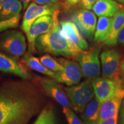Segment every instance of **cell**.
Here are the masks:
<instances>
[{"mask_svg": "<svg viewBox=\"0 0 124 124\" xmlns=\"http://www.w3.org/2000/svg\"><path fill=\"white\" fill-rule=\"evenodd\" d=\"M58 60L63 67V70L55 72L54 79L56 81L69 86L78 84L83 76L79 63L64 58H59Z\"/></svg>", "mask_w": 124, "mask_h": 124, "instance_id": "52a82bcc", "label": "cell"}, {"mask_svg": "<svg viewBox=\"0 0 124 124\" xmlns=\"http://www.w3.org/2000/svg\"><path fill=\"white\" fill-rule=\"evenodd\" d=\"M101 49L98 47L92 51H83L76 59L81 68L82 75L87 79L94 80L100 77L101 64L99 55Z\"/></svg>", "mask_w": 124, "mask_h": 124, "instance_id": "5b68a950", "label": "cell"}, {"mask_svg": "<svg viewBox=\"0 0 124 124\" xmlns=\"http://www.w3.org/2000/svg\"><path fill=\"white\" fill-rule=\"evenodd\" d=\"M37 80L41 89L48 95L52 98L63 107L72 108L71 102L66 93L63 91L55 80L45 77H38Z\"/></svg>", "mask_w": 124, "mask_h": 124, "instance_id": "8fae6325", "label": "cell"}, {"mask_svg": "<svg viewBox=\"0 0 124 124\" xmlns=\"http://www.w3.org/2000/svg\"><path fill=\"white\" fill-rule=\"evenodd\" d=\"M33 124H56V118L53 108L48 105L41 110Z\"/></svg>", "mask_w": 124, "mask_h": 124, "instance_id": "7402d4cb", "label": "cell"}, {"mask_svg": "<svg viewBox=\"0 0 124 124\" xmlns=\"http://www.w3.org/2000/svg\"><path fill=\"white\" fill-rule=\"evenodd\" d=\"M40 60L45 67L55 72L63 70V67L59 62H57L56 60L48 54L42 56L40 58Z\"/></svg>", "mask_w": 124, "mask_h": 124, "instance_id": "603a6c76", "label": "cell"}, {"mask_svg": "<svg viewBox=\"0 0 124 124\" xmlns=\"http://www.w3.org/2000/svg\"><path fill=\"white\" fill-rule=\"evenodd\" d=\"M53 24V18L50 15L43 16L38 18L32 24L28 32L26 34L28 42L29 53H35V42L37 38L49 32L52 28Z\"/></svg>", "mask_w": 124, "mask_h": 124, "instance_id": "30bf717a", "label": "cell"}, {"mask_svg": "<svg viewBox=\"0 0 124 124\" xmlns=\"http://www.w3.org/2000/svg\"><path fill=\"white\" fill-rule=\"evenodd\" d=\"M33 2L40 5H56L59 0H33Z\"/></svg>", "mask_w": 124, "mask_h": 124, "instance_id": "4316f807", "label": "cell"}, {"mask_svg": "<svg viewBox=\"0 0 124 124\" xmlns=\"http://www.w3.org/2000/svg\"><path fill=\"white\" fill-rule=\"evenodd\" d=\"M98 124H118V114L109 118L102 120Z\"/></svg>", "mask_w": 124, "mask_h": 124, "instance_id": "83f0119b", "label": "cell"}, {"mask_svg": "<svg viewBox=\"0 0 124 124\" xmlns=\"http://www.w3.org/2000/svg\"><path fill=\"white\" fill-rule=\"evenodd\" d=\"M124 28V10L118 9L112 18L111 28L104 44L108 46H116L119 32Z\"/></svg>", "mask_w": 124, "mask_h": 124, "instance_id": "2e32d148", "label": "cell"}, {"mask_svg": "<svg viewBox=\"0 0 124 124\" xmlns=\"http://www.w3.org/2000/svg\"><path fill=\"white\" fill-rule=\"evenodd\" d=\"M93 86L95 98L102 103L124 88V80L121 78L111 79L98 77L93 80Z\"/></svg>", "mask_w": 124, "mask_h": 124, "instance_id": "8992f818", "label": "cell"}, {"mask_svg": "<svg viewBox=\"0 0 124 124\" xmlns=\"http://www.w3.org/2000/svg\"><path fill=\"white\" fill-rule=\"evenodd\" d=\"M27 43L24 35L16 30H7L0 34V50L15 59L25 55Z\"/></svg>", "mask_w": 124, "mask_h": 124, "instance_id": "277c9868", "label": "cell"}, {"mask_svg": "<svg viewBox=\"0 0 124 124\" xmlns=\"http://www.w3.org/2000/svg\"><path fill=\"white\" fill-rule=\"evenodd\" d=\"M19 1L22 3L23 5V9L25 10L28 7V6L29 5L31 2H32V1H33V0H19Z\"/></svg>", "mask_w": 124, "mask_h": 124, "instance_id": "d6a6232c", "label": "cell"}, {"mask_svg": "<svg viewBox=\"0 0 124 124\" xmlns=\"http://www.w3.org/2000/svg\"><path fill=\"white\" fill-rule=\"evenodd\" d=\"M124 99V88H122L106 101L101 103L98 122L118 114L122 101Z\"/></svg>", "mask_w": 124, "mask_h": 124, "instance_id": "5bb4252c", "label": "cell"}, {"mask_svg": "<svg viewBox=\"0 0 124 124\" xmlns=\"http://www.w3.org/2000/svg\"><path fill=\"white\" fill-rule=\"evenodd\" d=\"M58 5H40L34 2H31L26 9L23 16L22 29L27 34L32 24L38 18L44 15L52 16L56 9Z\"/></svg>", "mask_w": 124, "mask_h": 124, "instance_id": "9c48e42d", "label": "cell"}, {"mask_svg": "<svg viewBox=\"0 0 124 124\" xmlns=\"http://www.w3.org/2000/svg\"><path fill=\"white\" fill-rule=\"evenodd\" d=\"M60 25L62 33L70 42L82 51L88 48V43L75 23L70 21H61Z\"/></svg>", "mask_w": 124, "mask_h": 124, "instance_id": "4fadbf2b", "label": "cell"}, {"mask_svg": "<svg viewBox=\"0 0 124 124\" xmlns=\"http://www.w3.org/2000/svg\"><path fill=\"white\" fill-rule=\"evenodd\" d=\"M112 18L110 17H100L94 33V40L98 42L104 43L108 38L111 28Z\"/></svg>", "mask_w": 124, "mask_h": 124, "instance_id": "44dd1931", "label": "cell"}, {"mask_svg": "<svg viewBox=\"0 0 124 124\" xmlns=\"http://www.w3.org/2000/svg\"><path fill=\"white\" fill-rule=\"evenodd\" d=\"M74 20L82 34L88 39H92L97 23L95 14L90 10L83 9L76 13Z\"/></svg>", "mask_w": 124, "mask_h": 124, "instance_id": "7c38bea8", "label": "cell"}, {"mask_svg": "<svg viewBox=\"0 0 124 124\" xmlns=\"http://www.w3.org/2000/svg\"><path fill=\"white\" fill-rule=\"evenodd\" d=\"M101 103L97 99H93L81 113V118L84 124H98L100 118Z\"/></svg>", "mask_w": 124, "mask_h": 124, "instance_id": "ac0fdd59", "label": "cell"}, {"mask_svg": "<svg viewBox=\"0 0 124 124\" xmlns=\"http://www.w3.org/2000/svg\"><path fill=\"white\" fill-rule=\"evenodd\" d=\"M119 8V5L113 0H98L93 7V11L99 17H112Z\"/></svg>", "mask_w": 124, "mask_h": 124, "instance_id": "d6986e66", "label": "cell"}, {"mask_svg": "<svg viewBox=\"0 0 124 124\" xmlns=\"http://www.w3.org/2000/svg\"><path fill=\"white\" fill-rule=\"evenodd\" d=\"M118 1H119L120 2L122 3V4H124V0H118Z\"/></svg>", "mask_w": 124, "mask_h": 124, "instance_id": "836d02e7", "label": "cell"}, {"mask_svg": "<svg viewBox=\"0 0 124 124\" xmlns=\"http://www.w3.org/2000/svg\"><path fill=\"white\" fill-rule=\"evenodd\" d=\"M70 101L72 108L78 113H82L94 95L93 80L85 81L64 89Z\"/></svg>", "mask_w": 124, "mask_h": 124, "instance_id": "3957f363", "label": "cell"}, {"mask_svg": "<svg viewBox=\"0 0 124 124\" xmlns=\"http://www.w3.org/2000/svg\"><path fill=\"white\" fill-rule=\"evenodd\" d=\"M1 9V0H0V10Z\"/></svg>", "mask_w": 124, "mask_h": 124, "instance_id": "e575fe53", "label": "cell"}, {"mask_svg": "<svg viewBox=\"0 0 124 124\" xmlns=\"http://www.w3.org/2000/svg\"><path fill=\"white\" fill-rule=\"evenodd\" d=\"M82 0H64V6L66 8H71L77 5Z\"/></svg>", "mask_w": 124, "mask_h": 124, "instance_id": "f546056e", "label": "cell"}, {"mask_svg": "<svg viewBox=\"0 0 124 124\" xmlns=\"http://www.w3.org/2000/svg\"><path fill=\"white\" fill-rule=\"evenodd\" d=\"M118 124H124V99L122 100L119 110Z\"/></svg>", "mask_w": 124, "mask_h": 124, "instance_id": "f1b7e54d", "label": "cell"}, {"mask_svg": "<svg viewBox=\"0 0 124 124\" xmlns=\"http://www.w3.org/2000/svg\"><path fill=\"white\" fill-rule=\"evenodd\" d=\"M20 18L21 15H19L10 19L0 21V33L9 29L15 28L18 27Z\"/></svg>", "mask_w": 124, "mask_h": 124, "instance_id": "cb8c5ba5", "label": "cell"}, {"mask_svg": "<svg viewBox=\"0 0 124 124\" xmlns=\"http://www.w3.org/2000/svg\"><path fill=\"white\" fill-rule=\"evenodd\" d=\"M98 0H82L80 6L83 9L90 10Z\"/></svg>", "mask_w": 124, "mask_h": 124, "instance_id": "484cf974", "label": "cell"}, {"mask_svg": "<svg viewBox=\"0 0 124 124\" xmlns=\"http://www.w3.org/2000/svg\"><path fill=\"white\" fill-rule=\"evenodd\" d=\"M63 112L69 124H84L83 121L80 120L75 113L71 109V108L63 107Z\"/></svg>", "mask_w": 124, "mask_h": 124, "instance_id": "d4e9b609", "label": "cell"}, {"mask_svg": "<svg viewBox=\"0 0 124 124\" xmlns=\"http://www.w3.org/2000/svg\"><path fill=\"white\" fill-rule=\"evenodd\" d=\"M59 9L55 10L52 15L54 24L51 30L37 38L36 49L40 52H46L55 56H62L67 58L76 59L82 51L71 43L61 32L58 21Z\"/></svg>", "mask_w": 124, "mask_h": 124, "instance_id": "7a4b0ae2", "label": "cell"}, {"mask_svg": "<svg viewBox=\"0 0 124 124\" xmlns=\"http://www.w3.org/2000/svg\"><path fill=\"white\" fill-rule=\"evenodd\" d=\"M0 21L10 19L20 15L23 5L19 0H1Z\"/></svg>", "mask_w": 124, "mask_h": 124, "instance_id": "e0dca14e", "label": "cell"}, {"mask_svg": "<svg viewBox=\"0 0 124 124\" xmlns=\"http://www.w3.org/2000/svg\"><path fill=\"white\" fill-rule=\"evenodd\" d=\"M120 76L124 80V56L121 60L120 64Z\"/></svg>", "mask_w": 124, "mask_h": 124, "instance_id": "1f68e13d", "label": "cell"}, {"mask_svg": "<svg viewBox=\"0 0 124 124\" xmlns=\"http://www.w3.org/2000/svg\"><path fill=\"white\" fill-rule=\"evenodd\" d=\"M22 62L29 69L52 78H55V72L47 69L43 64L40 59L33 56L30 53L25 54L22 59Z\"/></svg>", "mask_w": 124, "mask_h": 124, "instance_id": "ffe728a7", "label": "cell"}, {"mask_svg": "<svg viewBox=\"0 0 124 124\" xmlns=\"http://www.w3.org/2000/svg\"><path fill=\"white\" fill-rule=\"evenodd\" d=\"M102 77L111 79L121 78L120 76L121 55L116 49H108L101 55Z\"/></svg>", "mask_w": 124, "mask_h": 124, "instance_id": "ba28073f", "label": "cell"}, {"mask_svg": "<svg viewBox=\"0 0 124 124\" xmlns=\"http://www.w3.org/2000/svg\"><path fill=\"white\" fill-rule=\"evenodd\" d=\"M117 43L121 46H124V28L118 35Z\"/></svg>", "mask_w": 124, "mask_h": 124, "instance_id": "4dcf8cb0", "label": "cell"}, {"mask_svg": "<svg viewBox=\"0 0 124 124\" xmlns=\"http://www.w3.org/2000/svg\"><path fill=\"white\" fill-rule=\"evenodd\" d=\"M0 71L18 76L24 79L29 80L32 76L24 67L18 63L15 59L0 52Z\"/></svg>", "mask_w": 124, "mask_h": 124, "instance_id": "9a60e30c", "label": "cell"}, {"mask_svg": "<svg viewBox=\"0 0 124 124\" xmlns=\"http://www.w3.org/2000/svg\"><path fill=\"white\" fill-rule=\"evenodd\" d=\"M43 103L41 91L27 81L13 82L0 88V124H28Z\"/></svg>", "mask_w": 124, "mask_h": 124, "instance_id": "6da1fadb", "label": "cell"}]
</instances>
